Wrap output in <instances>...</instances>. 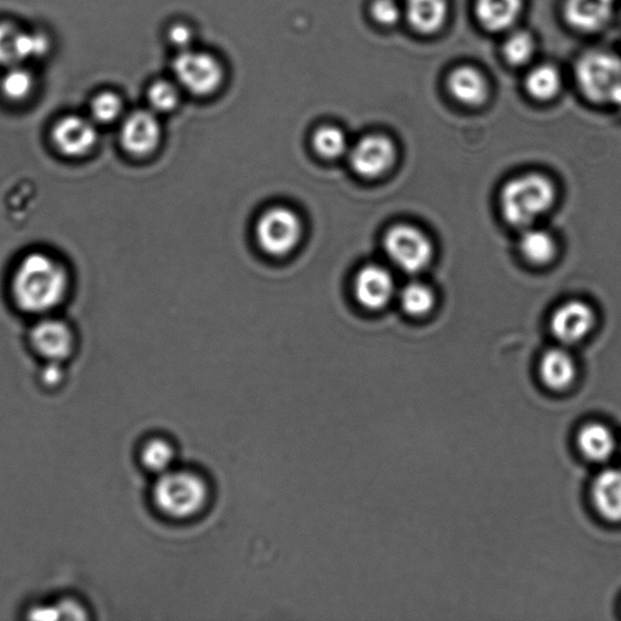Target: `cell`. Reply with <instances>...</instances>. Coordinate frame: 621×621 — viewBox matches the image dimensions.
<instances>
[{"instance_id":"30","label":"cell","mask_w":621,"mask_h":621,"mask_svg":"<svg viewBox=\"0 0 621 621\" xmlns=\"http://www.w3.org/2000/svg\"><path fill=\"white\" fill-rule=\"evenodd\" d=\"M90 111L96 122L112 123L122 115L123 102L117 94L106 91L96 95L91 101Z\"/></svg>"},{"instance_id":"2","label":"cell","mask_w":621,"mask_h":621,"mask_svg":"<svg viewBox=\"0 0 621 621\" xmlns=\"http://www.w3.org/2000/svg\"><path fill=\"white\" fill-rule=\"evenodd\" d=\"M556 199V186L549 176L527 173L512 178L501 188L499 207L507 224L524 230L548 214Z\"/></svg>"},{"instance_id":"19","label":"cell","mask_w":621,"mask_h":621,"mask_svg":"<svg viewBox=\"0 0 621 621\" xmlns=\"http://www.w3.org/2000/svg\"><path fill=\"white\" fill-rule=\"evenodd\" d=\"M406 17L414 31L430 36L446 24L447 0H407Z\"/></svg>"},{"instance_id":"4","label":"cell","mask_w":621,"mask_h":621,"mask_svg":"<svg viewBox=\"0 0 621 621\" xmlns=\"http://www.w3.org/2000/svg\"><path fill=\"white\" fill-rule=\"evenodd\" d=\"M575 79L586 99L594 104H609L621 84V59L611 51L590 50L580 56Z\"/></svg>"},{"instance_id":"16","label":"cell","mask_w":621,"mask_h":621,"mask_svg":"<svg viewBox=\"0 0 621 621\" xmlns=\"http://www.w3.org/2000/svg\"><path fill=\"white\" fill-rule=\"evenodd\" d=\"M597 514L612 523L621 522V469H606L595 477L590 488Z\"/></svg>"},{"instance_id":"25","label":"cell","mask_w":621,"mask_h":621,"mask_svg":"<svg viewBox=\"0 0 621 621\" xmlns=\"http://www.w3.org/2000/svg\"><path fill=\"white\" fill-rule=\"evenodd\" d=\"M175 449L164 438H151L140 450V461L145 469L157 476L173 469Z\"/></svg>"},{"instance_id":"5","label":"cell","mask_w":621,"mask_h":621,"mask_svg":"<svg viewBox=\"0 0 621 621\" xmlns=\"http://www.w3.org/2000/svg\"><path fill=\"white\" fill-rule=\"evenodd\" d=\"M383 246L393 265L409 275L423 272L434 260L435 248L429 236L419 227L397 224L384 235Z\"/></svg>"},{"instance_id":"21","label":"cell","mask_w":621,"mask_h":621,"mask_svg":"<svg viewBox=\"0 0 621 621\" xmlns=\"http://www.w3.org/2000/svg\"><path fill=\"white\" fill-rule=\"evenodd\" d=\"M577 444L579 452L592 463H605L617 449L612 430L601 423H589L581 427Z\"/></svg>"},{"instance_id":"20","label":"cell","mask_w":621,"mask_h":621,"mask_svg":"<svg viewBox=\"0 0 621 621\" xmlns=\"http://www.w3.org/2000/svg\"><path fill=\"white\" fill-rule=\"evenodd\" d=\"M522 7V0H476L475 11L483 28L503 32L516 24Z\"/></svg>"},{"instance_id":"23","label":"cell","mask_w":621,"mask_h":621,"mask_svg":"<svg viewBox=\"0 0 621 621\" xmlns=\"http://www.w3.org/2000/svg\"><path fill=\"white\" fill-rule=\"evenodd\" d=\"M400 305L410 317H425L434 310L436 295L434 290L423 282H409L401 289Z\"/></svg>"},{"instance_id":"32","label":"cell","mask_w":621,"mask_h":621,"mask_svg":"<svg viewBox=\"0 0 621 621\" xmlns=\"http://www.w3.org/2000/svg\"><path fill=\"white\" fill-rule=\"evenodd\" d=\"M55 607L56 611H58L59 619L83 620L88 617L81 603L77 600H73V598H64V600H61L59 605Z\"/></svg>"},{"instance_id":"6","label":"cell","mask_w":621,"mask_h":621,"mask_svg":"<svg viewBox=\"0 0 621 621\" xmlns=\"http://www.w3.org/2000/svg\"><path fill=\"white\" fill-rule=\"evenodd\" d=\"M173 71L180 87L198 98L216 93L225 79L221 62L204 51H180L173 62Z\"/></svg>"},{"instance_id":"10","label":"cell","mask_w":621,"mask_h":621,"mask_svg":"<svg viewBox=\"0 0 621 621\" xmlns=\"http://www.w3.org/2000/svg\"><path fill=\"white\" fill-rule=\"evenodd\" d=\"M49 39L41 32H27L11 22H0V65L17 66L42 58L49 50Z\"/></svg>"},{"instance_id":"22","label":"cell","mask_w":621,"mask_h":621,"mask_svg":"<svg viewBox=\"0 0 621 621\" xmlns=\"http://www.w3.org/2000/svg\"><path fill=\"white\" fill-rule=\"evenodd\" d=\"M518 248L523 259L534 266L549 265L558 253V244L552 233L537 227L522 230Z\"/></svg>"},{"instance_id":"17","label":"cell","mask_w":621,"mask_h":621,"mask_svg":"<svg viewBox=\"0 0 621 621\" xmlns=\"http://www.w3.org/2000/svg\"><path fill=\"white\" fill-rule=\"evenodd\" d=\"M539 375L548 389L557 392L566 391L577 379V363L566 349L555 347V349L544 352V355L541 356Z\"/></svg>"},{"instance_id":"35","label":"cell","mask_w":621,"mask_h":621,"mask_svg":"<svg viewBox=\"0 0 621 621\" xmlns=\"http://www.w3.org/2000/svg\"><path fill=\"white\" fill-rule=\"evenodd\" d=\"M609 104L618 107L621 110V84L617 89L614 90V93L611 96V100H609Z\"/></svg>"},{"instance_id":"14","label":"cell","mask_w":621,"mask_h":621,"mask_svg":"<svg viewBox=\"0 0 621 621\" xmlns=\"http://www.w3.org/2000/svg\"><path fill=\"white\" fill-rule=\"evenodd\" d=\"M31 343L45 360L62 362L71 356L74 339L64 322L45 319L33 328Z\"/></svg>"},{"instance_id":"29","label":"cell","mask_w":621,"mask_h":621,"mask_svg":"<svg viewBox=\"0 0 621 621\" xmlns=\"http://www.w3.org/2000/svg\"><path fill=\"white\" fill-rule=\"evenodd\" d=\"M148 104L158 113L175 110L180 102L178 85L168 81L153 83L147 93Z\"/></svg>"},{"instance_id":"34","label":"cell","mask_w":621,"mask_h":621,"mask_svg":"<svg viewBox=\"0 0 621 621\" xmlns=\"http://www.w3.org/2000/svg\"><path fill=\"white\" fill-rule=\"evenodd\" d=\"M64 378L65 373L64 369L61 367V362L48 361L47 366H45L42 370V383L45 386L50 387V389H54V387L59 386L62 381H64Z\"/></svg>"},{"instance_id":"11","label":"cell","mask_w":621,"mask_h":621,"mask_svg":"<svg viewBox=\"0 0 621 621\" xmlns=\"http://www.w3.org/2000/svg\"><path fill=\"white\" fill-rule=\"evenodd\" d=\"M353 293L364 309L378 311L391 303L396 294L395 279L380 265H367L358 271Z\"/></svg>"},{"instance_id":"8","label":"cell","mask_w":621,"mask_h":621,"mask_svg":"<svg viewBox=\"0 0 621 621\" xmlns=\"http://www.w3.org/2000/svg\"><path fill=\"white\" fill-rule=\"evenodd\" d=\"M397 148L385 135L364 136L351 148L349 159L351 168L367 179L379 178L395 164Z\"/></svg>"},{"instance_id":"31","label":"cell","mask_w":621,"mask_h":621,"mask_svg":"<svg viewBox=\"0 0 621 621\" xmlns=\"http://www.w3.org/2000/svg\"><path fill=\"white\" fill-rule=\"evenodd\" d=\"M370 15L376 24L391 27L401 20L402 10L395 0H374Z\"/></svg>"},{"instance_id":"36","label":"cell","mask_w":621,"mask_h":621,"mask_svg":"<svg viewBox=\"0 0 621 621\" xmlns=\"http://www.w3.org/2000/svg\"><path fill=\"white\" fill-rule=\"evenodd\" d=\"M620 450H621V447H620Z\"/></svg>"},{"instance_id":"27","label":"cell","mask_w":621,"mask_h":621,"mask_svg":"<svg viewBox=\"0 0 621 621\" xmlns=\"http://www.w3.org/2000/svg\"><path fill=\"white\" fill-rule=\"evenodd\" d=\"M34 78L31 72L21 66H11L0 82V90L10 101H24L31 95Z\"/></svg>"},{"instance_id":"9","label":"cell","mask_w":621,"mask_h":621,"mask_svg":"<svg viewBox=\"0 0 621 621\" xmlns=\"http://www.w3.org/2000/svg\"><path fill=\"white\" fill-rule=\"evenodd\" d=\"M597 322L596 312L585 301L571 300L557 307L550 318V330L558 343L572 346L588 338Z\"/></svg>"},{"instance_id":"7","label":"cell","mask_w":621,"mask_h":621,"mask_svg":"<svg viewBox=\"0 0 621 621\" xmlns=\"http://www.w3.org/2000/svg\"><path fill=\"white\" fill-rule=\"evenodd\" d=\"M303 235V224L292 209L275 207L266 210L256 222V241L265 253L286 255L298 246Z\"/></svg>"},{"instance_id":"3","label":"cell","mask_w":621,"mask_h":621,"mask_svg":"<svg viewBox=\"0 0 621 621\" xmlns=\"http://www.w3.org/2000/svg\"><path fill=\"white\" fill-rule=\"evenodd\" d=\"M210 489L201 475L187 470H169L159 475L152 501L159 514L174 521L201 515L209 503Z\"/></svg>"},{"instance_id":"12","label":"cell","mask_w":621,"mask_h":621,"mask_svg":"<svg viewBox=\"0 0 621 621\" xmlns=\"http://www.w3.org/2000/svg\"><path fill=\"white\" fill-rule=\"evenodd\" d=\"M51 139L62 155L82 157L95 147L98 131L87 118L67 116L55 124Z\"/></svg>"},{"instance_id":"15","label":"cell","mask_w":621,"mask_h":621,"mask_svg":"<svg viewBox=\"0 0 621 621\" xmlns=\"http://www.w3.org/2000/svg\"><path fill=\"white\" fill-rule=\"evenodd\" d=\"M613 0H566L563 16L574 30L592 33L602 30L611 20Z\"/></svg>"},{"instance_id":"28","label":"cell","mask_w":621,"mask_h":621,"mask_svg":"<svg viewBox=\"0 0 621 621\" xmlns=\"http://www.w3.org/2000/svg\"><path fill=\"white\" fill-rule=\"evenodd\" d=\"M535 44L531 33L518 31L512 33L504 44V56L512 66L526 65L532 59Z\"/></svg>"},{"instance_id":"18","label":"cell","mask_w":621,"mask_h":621,"mask_svg":"<svg viewBox=\"0 0 621 621\" xmlns=\"http://www.w3.org/2000/svg\"><path fill=\"white\" fill-rule=\"evenodd\" d=\"M448 89L461 105L477 107L488 100L489 87L483 74L471 66H461L449 74Z\"/></svg>"},{"instance_id":"33","label":"cell","mask_w":621,"mask_h":621,"mask_svg":"<svg viewBox=\"0 0 621 621\" xmlns=\"http://www.w3.org/2000/svg\"><path fill=\"white\" fill-rule=\"evenodd\" d=\"M169 42L180 51L190 49L193 42V32L190 27L185 24L172 26L168 32Z\"/></svg>"},{"instance_id":"24","label":"cell","mask_w":621,"mask_h":621,"mask_svg":"<svg viewBox=\"0 0 621 621\" xmlns=\"http://www.w3.org/2000/svg\"><path fill=\"white\" fill-rule=\"evenodd\" d=\"M561 87V74L551 65L535 67L526 78L527 93L538 101H549L556 98Z\"/></svg>"},{"instance_id":"26","label":"cell","mask_w":621,"mask_h":621,"mask_svg":"<svg viewBox=\"0 0 621 621\" xmlns=\"http://www.w3.org/2000/svg\"><path fill=\"white\" fill-rule=\"evenodd\" d=\"M312 144L318 155L327 159L344 156L349 148L344 131L333 125L318 128L313 134Z\"/></svg>"},{"instance_id":"13","label":"cell","mask_w":621,"mask_h":621,"mask_svg":"<svg viewBox=\"0 0 621 621\" xmlns=\"http://www.w3.org/2000/svg\"><path fill=\"white\" fill-rule=\"evenodd\" d=\"M159 140H161V125L155 113L136 111L122 124V146L130 155H150L156 150Z\"/></svg>"},{"instance_id":"1","label":"cell","mask_w":621,"mask_h":621,"mask_svg":"<svg viewBox=\"0 0 621 621\" xmlns=\"http://www.w3.org/2000/svg\"><path fill=\"white\" fill-rule=\"evenodd\" d=\"M67 288L68 276L65 267L44 253L25 256L13 279L16 304L30 313L53 310L64 300Z\"/></svg>"}]
</instances>
